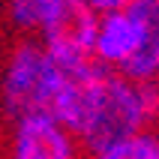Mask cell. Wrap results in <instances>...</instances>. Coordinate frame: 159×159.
I'll use <instances>...</instances> for the list:
<instances>
[{
    "label": "cell",
    "mask_w": 159,
    "mask_h": 159,
    "mask_svg": "<svg viewBox=\"0 0 159 159\" xmlns=\"http://www.w3.org/2000/svg\"><path fill=\"white\" fill-rule=\"evenodd\" d=\"M60 72L63 81L54 96L51 117L78 138L84 153L159 126L156 81H132L96 60L84 69Z\"/></svg>",
    "instance_id": "1"
},
{
    "label": "cell",
    "mask_w": 159,
    "mask_h": 159,
    "mask_svg": "<svg viewBox=\"0 0 159 159\" xmlns=\"http://www.w3.org/2000/svg\"><path fill=\"white\" fill-rule=\"evenodd\" d=\"M63 72L33 36H18L0 66V111L9 123L27 114H51Z\"/></svg>",
    "instance_id": "2"
},
{
    "label": "cell",
    "mask_w": 159,
    "mask_h": 159,
    "mask_svg": "<svg viewBox=\"0 0 159 159\" xmlns=\"http://www.w3.org/2000/svg\"><path fill=\"white\" fill-rule=\"evenodd\" d=\"M96 12L87 0H60L39 27V42L60 69H84L93 63Z\"/></svg>",
    "instance_id": "3"
},
{
    "label": "cell",
    "mask_w": 159,
    "mask_h": 159,
    "mask_svg": "<svg viewBox=\"0 0 159 159\" xmlns=\"http://www.w3.org/2000/svg\"><path fill=\"white\" fill-rule=\"evenodd\" d=\"M6 159H84V150L57 117L27 114L9 126Z\"/></svg>",
    "instance_id": "4"
},
{
    "label": "cell",
    "mask_w": 159,
    "mask_h": 159,
    "mask_svg": "<svg viewBox=\"0 0 159 159\" xmlns=\"http://www.w3.org/2000/svg\"><path fill=\"white\" fill-rule=\"evenodd\" d=\"M144 45L141 27L129 9L96 15V33H93V60L105 69L126 72L138 60Z\"/></svg>",
    "instance_id": "5"
},
{
    "label": "cell",
    "mask_w": 159,
    "mask_h": 159,
    "mask_svg": "<svg viewBox=\"0 0 159 159\" xmlns=\"http://www.w3.org/2000/svg\"><path fill=\"white\" fill-rule=\"evenodd\" d=\"M84 159H159V132L141 129V132L126 135L114 144L84 153Z\"/></svg>",
    "instance_id": "6"
},
{
    "label": "cell",
    "mask_w": 159,
    "mask_h": 159,
    "mask_svg": "<svg viewBox=\"0 0 159 159\" xmlns=\"http://www.w3.org/2000/svg\"><path fill=\"white\" fill-rule=\"evenodd\" d=\"M60 0H6V21L18 36H36Z\"/></svg>",
    "instance_id": "7"
},
{
    "label": "cell",
    "mask_w": 159,
    "mask_h": 159,
    "mask_svg": "<svg viewBox=\"0 0 159 159\" xmlns=\"http://www.w3.org/2000/svg\"><path fill=\"white\" fill-rule=\"evenodd\" d=\"M90 9L96 12V15H105V12H120V9H126L132 0H87Z\"/></svg>",
    "instance_id": "8"
},
{
    "label": "cell",
    "mask_w": 159,
    "mask_h": 159,
    "mask_svg": "<svg viewBox=\"0 0 159 159\" xmlns=\"http://www.w3.org/2000/svg\"><path fill=\"white\" fill-rule=\"evenodd\" d=\"M153 81L159 84V57H156V75H153Z\"/></svg>",
    "instance_id": "9"
},
{
    "label": "cell",
    "mask_w": 159,
    "mask_h": 159,
    "mask_svg": "<svg viewBox=\"0 0 159 159\" xmlns=\"http://www.w3.org/2000/svg\"><path fill=\"white\" fill-rule=\"evenodd\" d=\"M156 132H159V126H156Z\"/></svg>",
    "instance_id": "10"
}]
</instances>
